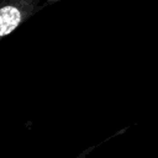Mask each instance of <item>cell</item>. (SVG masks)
<instances>
[{
  "label": "cell",
  "mask_w": 158,
  "mask_h": 158,
  "mask_svg": "<svg viewBox=\"0 0 158 158\" xmlns=\"http://www.w3.org/2000/svg\"><path fill=\"white\" fill-rule=\"evenodd\" d=\"M77 158H80V157H77Z\"/></svg>",
  "instance_id": "obj_1"
}]
</instances>
